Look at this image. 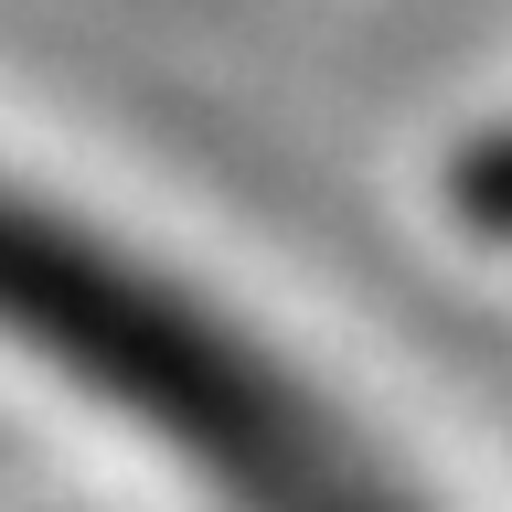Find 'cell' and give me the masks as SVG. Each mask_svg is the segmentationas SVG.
I'll return each instance as SVG.
<instances>
[{
    "label": "cell",
    "mask_w": 512,
    "mask_h": 512,
    "mask_svg": "<svg viewBox=\"0 0 512 512\" xmlns=\"http://www.w3.org/2000/svg\"><path fill=\"white\" fill-rule=\"evenodd\" d=\"M0 320L256 512H416L395 480L363 470V448L310 395H288L267 352H246L118 246L32 214L22 192H0Z\"/></svg>",
    "instance_id": "6da1fadb"
},
{
    "label": "cell",
    "mask_w": 512,
    "mask_h": 512,
    "mask_svg": "<svg viewBox=\"0 0 512 512\" xmlns=\"http://www.w3.org/2000/svg\"><path fill=\"white\" fill-rule=\"evenodd\" d=\"M459 203H470L491 235H512V150H480V160H470V182H459Z\"/></svg>",
    "instance_id": "7a4b0ae2"
}]
</instances>
